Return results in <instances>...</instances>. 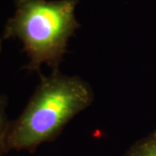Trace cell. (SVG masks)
<instances>
[{
  "mask_svg": "<svg viewBox=\"0 0 156 156\" xmlns=\"http://www.w3.org/2000/svg\"><path fill=\"white\" fill-rule=\"evenodd\" d=\"M125 156H156V129L145 138L135 142Z\"/></svg>",
  "mask_w": 156,
  "mask_h": 156,
  "instance_id": "cell-3",
  "label": "cell"
},
{
  "mask_svg": "<svg viewBox=\"0 0 156 156\" xmlns=\"http://www.w3.org/2000/svg\"><path fill=\"white\" fill-rule=\"evenodd\" d=\"M92 101V89L79 77L63 76L58 70L42 77L21 115L8 126L6 150L33 151L41 143L55 140Z\"/></svg>",
  "mask_w": 156,
  "mask_h": 156,
  "instance_id": "cell-1",
  "label": "cell"
},
{
  "mask_svg": "<svg viewBox=\"0 0 156 156\" xmlns=\"http://www.w3.org/2000/svg\"><path fill=\"white\" fill-rule=\"evenodd\" d=\"M0 51H1V40H0Z\"/></svg>",
  "mask_w": 156,
  "mask_h": 156,
  "instance_id": "cell-5",
  "label": "cell"
},
{
  "mask_svg": "<svg viewBox=\"0 0 156 156\" xmlns=\"http://www.w3.org/2000/svg\"><path fill=\"white\" fill-rule=\"evenodd\" d=\"M9 124L6 122L5 104L0 101V156H2L3 151L6 150L5 139Z\"/></svg>",
  "mask_w": 156,
  "mask_h": 156,
  "instance_id": "cell-4",
  "label": "cell"
},
{
  "mask_svg": "<svg viewBox=\"0 0 156 156\" xmlns=\"http://www.w3.org/2000/svg\"><path fill=\"white\" fill-rule=\"evenodd\" d=\"M75 6L76 0H17L15 16L9 20L4 36L22 42L29 69L37 71L45 63L57 70L68 40L77 27Z\"/></svg>",
  "mask_w": 156,
  "mask_h": 156,
  "instance_id": "cell-2",
  "label": "cell"
}]
</instances>
